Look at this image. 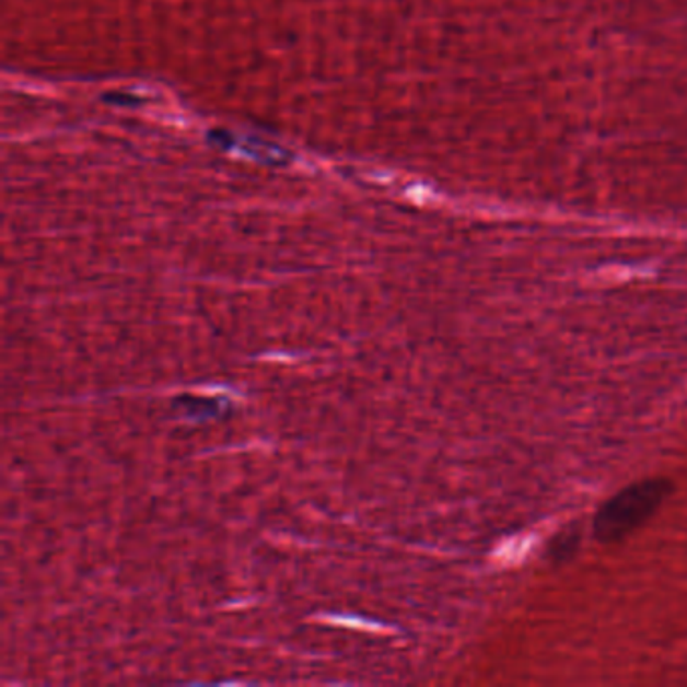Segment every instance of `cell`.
Wrapping results in <instances>:
<instances>
[{"instance_id":"obj_2","label":"cell","mask_w":687,"mask_h":687,"mask_svg":"<svg viewBox=\"0 0 687 687\" xmlns=\"http://www.w3.org/2000/svg\"><path fill=\"white\" fill-rule=\"evenodd\" d=\"M579 545H581L579 528H567V531L555 536L552 543L548 545L550 557L555 560H569L577 552Z\"/></svg>"},{"instance_id":"obj_1","label":"cell","mask_w":687,"mask_h":687,"mask_svg":"<svg viewBox=\"0 0 687 687\" xmlns=\"http://www.w3.org/2000/svg\"><path fill=\"white\" fill-rule=\"evenodd\" d=\"M672 492L674 484L667 478H648L629 484L598 506L593 519V536L601 545L621 543L650 521Z\"/></svg>"}]
</instances>
